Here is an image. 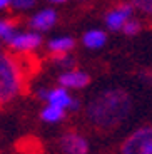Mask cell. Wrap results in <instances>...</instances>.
I'll return each instance as SVG.
<instances>
[{
    "instance_id": "6da1fadb",
    "label": "cell",
    "mask_w": 152,
    "mask_h": 154,
    "mask_svg": "<svg viewBox=\"0 0 152 154\" xmlns=\"http://www.w3.org/2000/svg\"><path fill=\"white\" fill-rule=\"evenodd\" d=\"M132 109L130 96L122 89H109L95 96L87 106V117L100 129L119 127Z\"/></svg>"
},
{
    "instance_id": "7a4b0ae2",
    "label": "cell",
    "mask_w": 152,
    "mask_h": 154,
    "mask_svg": "<svg viewBox=\"0 0 152 154\" xmlns=\"http://www.w3.org/2000/svg\"><path fill=\"white\" fill-rule=\"evenodd\" d=\"M23 89V74L15 59L0 52V106L15 99Z\"/></svg>"
},
{
    "instance_id": "3957f363",
    "label": "cell",
    "mask_w": 152,
    "mask_h": 154,
    "mask_svg": "<svg viewBox=\"0 0 152 154\" xmlns=\"http://www.w3.org/2000/svg\"><path fill=\"white\" fill-rule=\"evenodd\" d=\"M120 154H152V126H142L122 143Z\"/></svg>"
},
{
    "instance_id": "277c9868",
    "label": "cell",
    "mask_w": 152,
    "mask_h": 154,
    "mask_svg": "<svg viewBox=\"0 0 152 154\" xmlns=\"http://www.w3.org/2000/svg\"><path fill=\"white\" fill-rule=\"evenodd\" d=\"M38 97L40 99H45V102L53 106H59V107L68 109V111H77L79 109V100L74 99L70 94L65 91V87H55V89H42L38 92Z\"/></svg>"
},
{
    "instance_id": "5b68a950",
    "label": "cell",
    "mask_w": 152,
    "mask_h": 154,
    "mask_svg": "<svg viewBox=\"0 0 152 154\" xmlns=\"http://www.w3.org/2000/svg\"><path fill=\"white\" fill-rule=\"evenodd\" d=\"M5 42L8 47L19 52H29V50L37 49L42 44V35H38L37 32H12Z\"/></svg>"
},
{
    "instance_id": "8992f818",
    "label": "cell",
    "mask_w": 152,
    "mask_h": 154,
    "mask_svg": "<svg viewBox=\"0 0 152 154\" xmlns=\"http://www.w3.org/2000/svg\"><path fill=\"white\" fill-rule=\"evenodd\" d=\"M59 147L64 154H87L89 152V143L87 139L79 132L68 131L59 141Z\"/></svg>"
},
{
    "instance_id": "52a82bcc",
    "label": "cell",
    "mask_w": 152,
    "mask_h": 154,
    "mask_svg": "<svg viewBox=\"0 0 152 154\" xmlns=\"http://www.w3.org/2000/svg\"><path fill=\"white\" fill-rule=\"evenodd\" d=\"M90 82L87 72L82 70H65L59 75V84L65 89H82Z\"/></svg>"
},
{
    "instance_id": "ba28073f",
    "label": "cell",
    "mask_w": 152,
    "mask_h": 154,
    "mask_svg": "<svg viewBox=\"0 0 152 154\" xmlns=\"http://www.w3.org/2000/svg\"><path fill=\"white\" fill-rule=\"evenodd\" d=\"M132 15V5H120L105 15V23L110 30H120Z\"/></svg>"
},
{
    "instance_id": "9c48e42d",
    "label": "cell",
    "mask_w": 152,
    "mask_h": 154,
    "mask_svg": "<svg viewBox=\"0 0 152 154\" xmlns=\"http://www.w3.org/2000/svg\"><path fill=\"white\" fill-rule=\"evenodd\" d=\"M55 22H57V12L52 10V8H45V10L35 14L30 19V27L35 29L37 32H44L49 30Z\"/></svg>"
},
{
    "instance_id": "30bf717a",
    "label": "cell",
    "mask_w": 152,
    "mask_h": 154,
    "mask_svg": "<svg viewBox=\"0 0 152 154\" xmlns=\"http://www.w3.org/2000/svg\"><path fill=\"white\" fill-rule=\"evenodd\" d=\"M65 111H67V109H64V107H59V106H53V104H47L45 107L42 109V112H40V117H42L44 122L55 124V122H59V121H62L65 117Z\"/></svg>"
},
{
    "instance_id": "8fae6325",
    "label": "cell",
    "mask_w": 152,
    "mask_h": 154,
    "mask_svg": "<svg viewBox=\"0 0 152 154\" xmlns=\"http://www.w3.org/2000/svg\"><path fill=\"white\" fill-rule=\"evenodd\" d=\"M75 45V40L72 37H57L49 42V50L52 54H62V52H70Z\"/></svg>"
},
{
    "instance_id": "7c38bea8",
    "label": "cell",
    "mask_w": 152,
    "mask_h": 154,
    "mask_svg": "<svg viewBox=\"0 0 152 154\" xmlns=\"http://www.w3.org/2000/svg\"><path fill=\"white\" fill-rule=\"evenodd\" d=\"M105 32L102 30H89L84 35V45L89 49H100L105 44Z\"/></svg>"
},
{
    "instance_id": "4fadbf2b",
    "label": "cell",
    "mask_w": 152,
    "mask_h": 154,
    "mask_svg": "<svg viewBox=\"0 0 152 154\" xmlns=\"http://www.w3.org/2000/svg\"><path fill=\"white\" fill-rule=\"evenodd\" d=\"M139 30H141V23L137 22V20H132V19H129L126 23H124V27H122V32H124L126 35H129V37L137 35Z\"/></svg>"
},
{
    "instance_id": "5bb4252c",
    "label": "cell",
    "mask_w": 152,
    "mask_h": 154,
    "mask_svg": "<svg viewBox=\"0 0 152 154\" xmlns=\"http://www.w3.org/2000/svg\"><path fill=\"white\" fill-rule=\"evenodd\" d=\"M53 62H57L62 67H72L74 66V59L68 55V52H62V54H53Z\"/></svg>"
},
{
    "instance_id": "9a60e30c",
    "label": "cell",
    "mask_w": 152,
    "mask_h": 154,
    "mask_svg": "<svg viewBox=\"0 0 152 154\" xmlns=\"http://www.w3.org/2000/svg\"><path fill=\"white\" fill-rule=\"evenodd\" d=\"M10 5L17 10H27L35 5V0H10Z\"/></svg>"
},
{
    "instance_id": "2e32d148",
    "label": "cell",
    "mask_w": 152,
    "mask_h": 154,
    "mask_svg": "<svg viewBox=\"0 0 152 154\" xmlns=\"http://www.w3.org/2000/svg\"><path fill=\"white\" fill-rule=\"evenodd\" d=\"M12 32H14V25L8 20H0V38L5 40Z\"/></svg>"
},
{
    "instance_id": "e0dca14e",
    "label": "cell",
    "mask_w": 152,
    "mask_h": 154,
    "mask_svg": "<svg viewBox=\"0 0 152 154\" xmlns=\"http://www.w3.org/2000/svg\"><path fill=\"white\" fill-rule=\"evenodd\" d=\"M134 7H137L142 12L152 14V0H134Z\"/></svg>"
},
{
    "instance_id": "ac0fdd59",
    "label": "cell",
    "mask_w": 152,
    "mask_h": 154,
    "mask_svg": "<svg viewBox=\"0 0 152 154\" xmlns=\"http://www.w3.org/2000/svg\"><path fill=\"white\" fill-rule=\"evenodd\" d=\"M8 5H10V0H0V10L5 8V7H8Z\"/></svg>"
},
{
    "instance_id": "d6986e66",
    "label": "cell",
    "mask_w": 152,
    "mask_h": 154,
    "mask_svg": "<svg viewBox=\"0 0 152 154\" xmlns=\"http://www.w3.org/2000/svg\"><path fill=\"white\" fill-rule=\"evenodd\" d=\"M52 2H55V4H60V2H65V0H52Z\"/></svg>"
}]
</instances>
